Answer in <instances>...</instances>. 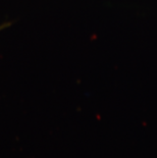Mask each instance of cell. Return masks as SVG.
I'll return each instance as SVG.
<instances>
[{
	"label": "cell",
	"instance_id": "obj_1",
	"mask_svg": "<svg viewBox=\"0 0 157 158\" xmlns=\"http://www.w3.org/2000/svg\"><path fill=\"white\" fill-rule=\"evenodd\" d=\"M10 26V23H3L2 25H0V32L2 31V30H4V29H6L7 27H9Z\"/></svg>",
	"mask_w": 157,
	"mask_h": 158
}]
</instances>
